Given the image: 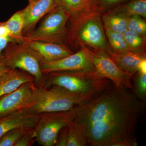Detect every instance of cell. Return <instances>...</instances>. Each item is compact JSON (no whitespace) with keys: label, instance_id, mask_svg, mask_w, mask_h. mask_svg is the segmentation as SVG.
Wrapping results in <instances>:
<instances>
[{"label":"cell","instance_id":"25","mask_svg":"<svg viewBox=\"0 0 146 146\" xmlns=\"http://www.w3.org/2000/svg\"><path fill=\"white\" fill-rule=\"evenodd\" d=\"M127 30L134 32L142 36H146V23L144 18L138 15L129 17Z\"/></svg>","mask_w":146,"mask_h":146},{"label":"cell","instance_id":"5","mask_svg":"<svg viewBox=\"0 0 146 146\" xmlns=\"http://www.w3.org/2000/svg\"><path fill=\"white\" fill-rule=\"evenodd\" d=\"M2 53L9 69L29 73L34 77L36 86L43 87L46 74L41 69L43 59L37 53L23 44L14 42L9 43Z\"/></svg>","mask_w":146,"mask_h":146},{"label":"cell","instance_id":"12","mask_svg":"<svg viewBox=\"0 0 146 146\" xmlns=\"http://www.w3.org/2000/svg\"><path fill=\"white\" fill-rule=\"evenodd\" d=\"M22 44L37 53L45 61L58 60L74 53L65 43L29 41Z\"/></svg>","mask_w":146,"mask_h":146},{"label":"cell","instance_id":"20","mask_svg":"<svg viewBox=\"0 0 146 146\" xmlns=\"http://www.w3.org/2000/svg\"><path fill=\"white\" fill-rule=\"evenodd\" d=\"M58 7H63L76 16L94 10L91 0H58Z\"/></svg>","mask_w":146,"mask_h":146},{"label":"cell","instance_id":"18","mask_svg":"<svg viewBox=\"0 0 146 146\" xmlns=\"http://www.w3.org/2000/svg\"><path fill=\"white\" fill-rule=\"evenodd\" d=\"M87 144L83 125L76 121L68 126L67 146H84Z\"/></svg>","mask_w":146,"mask_h":146},{"label":"cell","instance_id":"2","mask_svg":"<svg viewBox=\"0 0 146 146\" xmlns=\"http://www.w3.org/2000/svg\"><path fill=\"white\" fill-rule=\"evenodd\" d=\"M100 14L95 10L71 16L67 26L65 44L69 46L83 44L110 55L112 50L108 44Z\"/></svg>","mask_w":146,"mask_h":146},{"label":"cell","instance_id":"11","mask_svg":"<svg viewBox=\"0 0 146 146\" xmlns=\"http://www.w3.org/2000/svg\"><path fill=\"white\" fill-rule=\"evenodd\" d=\"M36 86L35 82H27L13 92L0 97V117L22 109Z\"/></svg>","mask_w":146,"mask_h":146},{"label":"cell","instance_id":"27","mask_svg":"<svg viewBox=\"0 0 146 146\" xmlns=\"http://www.w3.org/2000/svg\"><path fill=\"white\" fill-rule=\"evenodd\" d=\"M135 83L136 95L142 100H145L146 95V74L138 73Z\"/></svg>","mask_w":146,"mask_h":146},{"label":"cell","instance_id":"1","mask_svg":"<svg viewBox=\"0 0 146 146\" xmlns=\"http://www.w3.org/2000/svg\"><path fill=\"white\" fill-rule=\"evenodd\" d=\"M125 88L110 82L96 96L73 109L91 146H137L141 106Z\"/></svg>","mask_w":146,"mask_h":146},{"label":"cell","instance_id":"15","mask_svg":"<svg viewBox=\"0 0 146 146\" xmlns=\"http://www.w3.org/2000/svg\"><path fill=\"white\" fill-rule=\"evenodd\" d=\"M109 56L123 71L133 75L138 72V66L141 61L146 58L145 52H136L131 51L121 53L112 52Z\"/></svg>","mask_w":146,"mask_h":146},{"label":"cell","instance_id":"4","mask_svg":"<svg viewBox=\"0 0 146 146\" xmlns=\"http://www.w3.org/2000/svg\"><path fill=\"white\" fill-rule=\"evenodd\" d=\"M46 74L42 87L58 86L75 94L94 98L106 89L110 80L96 71L69 70L50 72Z\"/></svg>","mask_w":146,"mask_h":146},{"label":"cell","instance_id":"13","mask_svg":"<svg viewBox=\"0 0 146 146\" xmlns=\"http://www.w3.org/2000/svg\"><path fill=\"white\" fill-rule=\"evenodd\" d=\"M39 115L32 114L26 110H19L0 117V138L11 130L18 128H33Z\"/></svg>","mask_w":146,"mask_h":146},{"label":"cell","instance_id":"31","mask_svg":"<svg viewBox=\"0 0 146 146\" xmlns=\"http://www.w3.org/2000/svg\"><path fill=\"white\" fill-rule=\"evenodd\" d=\"M138 72L146 74V58L142 60L139 64Z\"/></svg>","mask_w":146,"mask_h":146},{"label":"cell","instance_id":"21","mask_svg":"<svg viewBox=\"0 0 146 146\" xmlns=\"http://www.w3.org/2000/svg\"><path fill=\"white\" fill-rule=\"evenodd\" d=\"M106 35L112 52L121 53L129 51L123 34L106 30Z\"/></svg>","mask_w":146,"mask_h":146},{"label":"cell","instance_id":"9","mask_svg":"<svg viewBox=\"0 0 146 146\" xmlns=\"http://www.w3.org/2000/svg\"><path fill=\"white\" fill-rule=\"evenodd\" d=\"M41 69L44 74L56 71L69 70L96 71L95 67L86 57L82 48L76 53L58 60L46 61L42 60Z\"/></svg>","mask_w":146,"mask_h":146},{"label":"cell","instance_id":"30","mask_svg":"<svg viewBox=\"0 0 146 146\" xmlns=\"http://www.w3.org/2000/svg\"><path fill=\"white\" fill-rule=\"evenodd\" d=\"M9 69L3 53H0V77Z\"/></svg>","mask_w":146,"mask_h":146},{"label":"cell","instance_id":"26","mask_svg":"<svg viewBox=\"0 0 146 146\" xmlns=\"http://www.w3.org/2000/svg\"><path fill=\"white\" fill-rule=\"evenodd\" d=\"M11 42H16L7 28L5 22H0V53L3 52L9 43Z\"/></svg>","mask_w":146,"mask_h":146},{"label":"cell","instance_id":"17","mask_svg":"<svg viewBox=\"0 0 146 146\" xmlns=\"http://www.w3.org/2000/svg\"><path fill=\"white\" fill-rule=\"evenodd\" d=\"M5 23L7 28L15 42L22 44L24 41L23 31L25 24L23 9L16 11Z\"/></svg>","mask_w":146,"mask_h":146},{"label":"cell","instance_id":"3","mask_svg":"<svg viewBox=\"0 0 146 146\" xmlns=\"http://www.w3.org/2000/svg\"><path fill=\"white\" fill-rule=\"evenodd\" d=\"M92 98L72 93L60 86L45 88L36 86L22 109L36 115L68 111Z\"/></svg>","mask_w":146,"mask_h":146},{"label":"cell","instance_id":"6","mask_svg":"<svg viewBox=\"0 0 146 146\" xmlns=\"http://www.w3.org/2000/svg\"><path fill=\"white\" fill-rule=\"evenodd\" d=\"M71 16V13L66 9L58 7L41 19L39 26L24 36L23 42L65 43L67 24Z\"/></svg>","mask_w":146,"mask_h":146},{"label":"cell","instance_id":"19","mask_svg":"<svg viewBox=\"0 0 146 146\" xmlns=\"http://www.w3.org/2000/svg\"><path fill=\"white\" fill-rule=\"evenodd\" d=\"M115 11L129 17L138 15L146 18V0H131L112 9Z\"/></svg>","mask_w":146,"mask_h":146},{"label":"cell","instance_id":"16","mask_svg":"<svg viewBox=\"0 0 146 146\" xmlns=\"http://www.w3.org/2000/svg\"><path fill=\"white\" fill-rule=\"evenodd\" d=\"M128 18L112 9L104 13L102 20L106 30L123 34L127 30Z\"/></svg>","mask_w":146,"mask_h":146},{"label":"cell","instance_id":"14","mask_svg":"<svg viewBox=\"0 0 146 146\" xmlns=\"http://www.w3.org/2000/svg\"><path fill=\"white\" fill-rule=\"evenodd\" d=\"M35 83L34 77L29 73L18 69H9L0 77V97L15 91L27 82Z\"/></svg>","mask_w":146,"mask_h":146},{"label":"cell","instance_id":"23","mask_svg":"<svg viewBox=\"0 0 146 146\" xmlns=\"http://www.w3.org/2000/svg\"><path fill=\"white\" fill-rule=\"evenodd\" d=\"M30 129L18 128L7 131L0 138V146H14L21 136Z\"/></svg>","mask_w":146,"mask_h":146},{"label":"cell","instance_id":"22","mask_svg":"<svg viewBox=\"0 0 146 146\" xmlns=\"http://www.w3.org/2000/svg\"><path fill=\"white\" fill-rule=\"evenodd\" d=\"M123 36L129 51L145 53L146 36L129 30L123 33Z\"/></svg>","mask_w":146,"mask_h":146},{"label":"cell","instance_id":"7","mask_svg":"<svg viewBox=\"0 0 146 146\" xmlns=\"http://www.w3.org/2000/svg\"><path fill=\"white\" fill-rule=\"evenodd\" d=\"M75 119L74 110L39 114L34 128L36 142L40 146H54L61 129L68 126Z\"/></svg>","mask_w":146,"mask_h":146},{"label":"cell","instance_id":"28","mask_svg":"<svg viewBox=\"0 0 146 146\" xmlns=\"http://www.w3.org/2000/svg\"><path fill=\"white\" fill-rule=\"evenodd\" d=\"M36 142L34 128L29 129L23 134L14 146H31Z\"/></svg>","mask_w":146,"mask_h":146},{"label":"cell","instance_id":"8","mask_svg":"<svg viewBox=\"0 0 146 146\" xmlns=\"http://www.w3.org/2000/svg\"><path fill=\"white\" fill-rule=\"evenodd\" d=\"M79 46L101 76L108 79L120 88L131 89L133 87L131 83L133 75L123 71L107 53L100 50H91L83 44Z\"/></svg>","mask_w":146,"mask_h":146},{"label":"cell","instance_id":"10","mask_svg":"<svg viewBox=\"0 0 146 146\" xmlns=\"http://www.w3.org/2000/svg\"><path fill=\"white\" fill-rule=\"evenodd\" d=\"M58 7V0H38L33 3H29L23 9L25 20L24 36L29 34L44 16Z\"/></svg>","mask_w":146,"mask_h":146},{"label":"cell","instance_id":"29","mask_svg":"<svg viewBox=\"0 0 146 146\" xmlns=\"http://www.w3.org/2000/svg\"><path fill=\"white\" fill-rule=\"evenodd\" d=\"M67 132L68 126L61 129L58 135L56 142L55 144L56 146H67Z\"/></svg>","mask_w":146,"mask_h":146},{"label":"cell","instance_id":"32","mask_svg":"<svg viewBox=\"0 0 146 146\" xmlns=\"http://www.w3.org/2000/svg\"><path fill=\"white\" fill-rule=\"evenodd\" d=\"M27 1H28L29 4H31L36 2L38 0H27Z\"/></svg>","mask_w":146,"mask_h":146},{"label":"cell","instance_id":"24","mask_svg":"<svg viewBox=\"0 0 146 146\" xmlns=\"http://www.w3.org/2000/svg\"><path fill=\"white\" fill-rule=\"evenodd\" d=\"M94 10L104 13L123 4L127 0H91Z\"/></svg>","mask_w":146,"mask_h":146}]
</instances>
